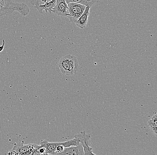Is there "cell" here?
<instances>
[{
    "instance_id": "ba28073f",
    "label": "cell",
    "mask_w": 157,
    "mask_h": 155,
    "mask_svg": "<svg viewBox=\"0 0 157 155\" xmlns=\"http://www.w3.org/2000/svg\"><path fill=\"white\" fill-rule=\"evenodd\" d=\"M60 143L57 142H49L47 140L41 141L40 145L45 148L46 155H55L56 149Z\"/></svg>"
},
{
    "instance_id": "8fae6325",
    "label": "cell",
    "mask_w": 157,
    "mask_h": 155,
    "mask_svg": "<svg viewBox=\"0 0 157 155\" xmlns=\"http://www.w3.org/2000/svg\"><path fill=\"white\" fill-rule=\"evenodd\" d=\"M5 44V40H3L2 45V46H0V52H2V51L3 50L4 48Z\"/></svg>"
},
{
    "instance_id": "8992f818",
    "label": "cell",
    "mask_w": 157,
    "mask_h": 155,
    "mask_svg": "<svg viewBox=\"0 0 157 155\" xmlns=\"http://www.w3.org/2000/svg\"><path fill=\"white\" fill-rule=\"evenodd\" d=\"M58 155H83L84 151L82 145L79 143L76 146H71L65 148L62 152L59 153Z\"/></svg>"
},
{
    "instance_id": "9c48e42d",
    "label": "cell",
    "mask_w": 157,
    "mask_h": 155,
    "mask_svg": "<svg viewBox=\"0 0 157 155\" xmlns=\"http://www.w3.org/2000/svg\"><path fill=\"white\" fill-rule=\"evenodd\" d=\"M67 3L69 2H75L83 5L93 6L95 4L98 3L100 0H65Z\"/></svg>"
},
{
    "instance_id": "6da1fadb",
    "label": "cell",
    "mask_w": 157,
    "mask_h": 155,
    "mask_svg": "<svg viewBox=\"0 0 157 155\" xmlns=\"http://www.w3.org/2000/svg\"><path fill=\"white\" fill-rule=\"evenodd\" d=\"M58 67L63 74L67 76L73 75L78 70V62L75 56L67 55L59 61Z\"/></svg>"
},
{
    "instance_id": "277c9868",
    "label": "cell",
    "mask_w": 157,
    "mask_h": 155,
    "mask_svg": "<svg viewBox=\"0 0 157 155\" xmlns=\"http://www.w3.org/2000/svg\"><path fill=\"white\" fill-rule=\"evenodd\" d=\"M57 0H51V1H46L44 4L39 3V0H32L31 4L34 6L35 8L38 10L39 13L43 14V11L44 10L46 13L51 14L52 13L53 8L56 5Z\"/></svg>"
},
{
    "instance_id": "7a4b0ae2",
    "label": "cell",
    "mask_w": 157,
    "mask_h": 155,
    "mask_svg": "<svg viewBox=\"0 0 157 155\" xmlns=\"http://www.w3.org/2000/svg\"><path fill=\"white\" fill-rule=\"evenodd\" d=\"M68 4L69 14L67 17L72 24L80 17L83 13L86 6L75 2H69Z\"/></svg>"
},
{
    "instance_id": "3957f363",
    "label": "cell",
    "mask_w": 157,
    "mask_h": 155,
    "mask_svg": "<svg viewBox=\"0 0 157 155\" xmlns=\"http://www.w3.org/2000/svg\"><path fill=\"white\" fill-rule=\"evenodd\" d=\"M75 137L78 138L79 143L81 144L84 151V155H95L93 152V148L91 147V135L87 134L85 131H81L79 134L75 135Z\"/></svg>"
},
{
    "instance_id": "30bf717a",
    "label": "cell",
    "mask_w": 157,
    "mask_h": 155,
    "mask_svg": "<svg viewBox=\"0 0 157 155\" xmlns=\"http://www.w3.org/2000/svg\"><path fill=\"white\" fill-rule=\"evenodd\" d=\"M147 123L152 132H154L155 135H157V114H156L152 117L151 119L148 121Z\"/></svg>"
},
{
    "instance_id": "5b68a950",
    "label": "cell",
    "mask_w": 157,
    "mask_h": 155,
    "mask_svg": "<svg viewBox=\"0 0 157 155\" xmlns=\"http://www.w3.org/2000/svg\"><path fill=\"white\" fill-rule=\"evenodd\" d=\"M52 13L56 15L67 17L69 14L68 4L65 0H57Z\"/></svg>"
},
{
    "instance_id": "52a82bcc",
    "label": "cell",
    "mask_w": 157,
    "mask_h": 155,
    "mask_svg": "<svg viewBox=\"0 0 157 155\" xmlns=\"http://www.w3.org/2000/svg\"><path fill=\"white\" fill-rule=\"evenodd\" d=\"M90 8L91 7L89 6H86L83 13L75 21L74 25H76L80 29H83L85 28L88 23V17L90 14Z\"/></svg>"
}]
</instances>
